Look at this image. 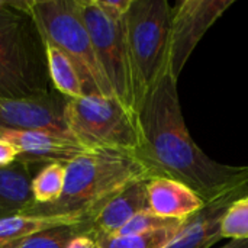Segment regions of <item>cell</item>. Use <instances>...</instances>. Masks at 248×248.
Segmentation results:
<instances>
[{"mask_svg":"<svg viewBox=\"0 0 248 248\" xmlns=\"http://www.w3.org/2000/svg\"><path fill=\"white\" fill-rule=\"evenodd\" d=\"M153 179L132 153L119 150L86 151L65 164L64 193L52 205L32 206L28 214H86L90 217L126 186Z\"/></svg>","mask_w":248,"mask_h":248,"instance_id":"obj_2","label":"cell"},{"mask_svg":"<svg viewBox=\"0 0 248 248\" xmlns=\"http://www.w3.org/2000/svg\"><path fill=\"white\" fill-rule=\"evenodd\" d=\"M45 55L52 89L67 99H78L84 96L80 74L71 60L57 46L49 44H45Z\"/></svg>","mask_w":248,"mask_h":248,"instance_id":"obj_16","label":"cell"},{"mask_svg":"<svg viewBox=\"0 0 248 248\" xmlns=\"http://www.w3.org/2000/svg\"><path fill=\"white\" fill-rule=\"evenodd\" d=\"M29 10L44 42L57 46L76 65L84 94L113 96L96 58L77 0H31Z\"/></svg>","mask_w":248,"mask_h":248,"instance_id":"obj_5","label":"cell"},{"mask_svg":"<svg viewBox=\"0 0 248 248\" xmlns=\"http://www.w3.org/2000/svg\"><path fill=\"white\" fill-rule=\"evenodd\" d=\"M78 227H61L44 231L20 240L4 248H65L70 240L77 235Z\"/></svg>","mask_w":248,"mask_h":248,"instance_id":"obj_20","label":"cell"},{"mask_svg":"<svg viewBox=\"0 0 248 248\" xmlns=\"http://www.w3.org/2000/svg\"><path fill=\"white\" fill-rule=\"evenodd\" d=\"M182 221H171V219H164L160 218L157 215H154L153 212L142 211L140 214H137L132 219H129L116 235H135V234H148L153 231H158L171 225H176Z\"/></svg>","mask_w":248,"mask_h":248,"instance_id":"obj_21","label":"cell"},{"mask_svg":"<svg viewBox=\"0 0 248 248\" xmlns=\"http://www.w3.org/2000/svg\"><path fill=\"white\" fill-rule=\"evenodd\" d=\"M28 163L17 161L0 169V219L28 214L35 205L31 195V171Z\"/></svg>","mask_w":248,"mask_h":248,"instance_id":"obj_15","label":"cell"},{"mask_svg":"<svg viewBox=\"0 0 248 248\" xmlns=\"http://www.w3.org/2000/svg\"><path fill=\"white\" fill-rule=\"evenodd\" d=\"M222 240H248V196L237 199L221 222Z\"/></svg>","mask_w":248,"mask_h":248,"instance_id":"obj_19","label":"cell"},{"mask_svg":"<svg viewBox=\"0 0 248 248\" xmlns=\"http://www.w3.org/2000/svg\"><path fill=\"white\" fill-rule=\"evenodd\" d=\"M6 4V0H0V9Z\"/></svg>","mask_w":248,"mask_h":248,"instance_id":"obj_26","label":"cell"},{"mask_svg":"<svg viewBox=\"0 0 248 248\" xmlns=\"http://www.w3.org/2000/svg\"><path fill=\"white\" fill-rule=\"evenodd\" d=\"M183 222L185 221L148 234L112 235V237L100 238L99 243L102 244V248H166L176 238Z\"/></svg>","mask_w":248,"mask_h":248,"instance_id":"obj_18","label":"cell"},{"mask_svg":"<svg viewBox=\"0 0 248 248\" xmlns=\"http://www.w3.org/2000/svg\"><path fill=\"white\" fill-rule=\"evenodd\" d=\"M138 124L141 150L137 157L153 179L180 182L205 203L248 179V166L218 163L196 145L183 118L177 80L169 68L141 103Z\"/></svg>","mask_w":248,"mask_h":248,"instance_id":"obj_1","label":"cell"},{"mask_svg":"<svg viewBox=\"0 0 248 248\" xmlns=\"http://www.w3.org/2000/svg\"><path fill=\"white\" fill-rule=\"evenodd\" d=\"M0 138L12 142L22 163H61L67 164L86 153L73 138L42 131H0Z\"/></svg>","mask_w":248,"mask_h":248,"instance_id":"obj_11","label":"cell"},{"mask_svg":"<svg viewBox=\"0 0 248 248\" xmlns=\"http://www.w3.org/2000/svg\"><path fill=\"white\" fill-rule=\"evenodd\" d=\"M232 4L234 0H180L171 6L167 68L176 80L203 35Z\"/></svg>","mask_w":248,"mask_h":248,"instance_id":"obj_8","label":"cell"},{"mask_svg":"<svg viewBox=\"0 0 248 248\" xmlns=\"http://www.w3.org/2000/svg\"><path fill=\"white\" fill-rule=\"evenodd\" d=\"M147 209V180L135 182L126 186L103 202L90 215L94 238L100 240L116 235L129 219Z\"/></svg>","mask_w":248,"mask_h":248,"instance_id":"obj_12","label":"cell"},{"mask_svg":"<svg viewBox=\"0 0 248 248\" xmlns=\"http://www.w3.org/2000/svg\"><path fill=\"white\" fill-rule=\"evenodd\" d=\"M64 118L68 134L86 151L119 150L137 155L141 150L138 115L115 96L84 94L68 99Z\"/></svg>","mask_w":248,"mask_h":248,"instance_id":"obj_4","label":"cell"},{"mask_svg":"<svg viewBox=\"0 0 248 248\" xmlns=\"http://www.w3.org/2000/svg\"><path fill=\"white\" fill-rule=\"evenodd\" d=\"M86 214H20L0 219V248L15 244L31 235L61 227H80Z\"/></svg>","mask_w":248,"mask_h":248,"instance_id":"obj_14","label":"cell"},{"mask_svg":"<svg viewBox=\"0 0 248 248\" xmlns=\"http://www.w3.org/2000/svg\"><path fill=\"white\" fill-rule=\"evenodd\" d=\"M67 100L55 90L31 97H0V131H42L71 138L64 118Z\"/></svg>","mask_w":248,"mask_h":248,"instance_id":"obj_9","label":"cell"},{"mask_svg":"<svg viewBox=\"0 0 248 248\" xmlns=\"http://www.w3.org/2000/svg\"><path fill=\"white\" fill-rule=\"evenodd\" d=\"M17 157H19L17 148L12 142L0 138V169L10 167L12 164L16 163Z\"/></svg>","mask_w":248,"mask_h":248,"instance_id":"obj_23","label":"cell"},{"mask_svg":"<svg viewBox=\"0 0 248 248\" xmlns=\"http://www.w3.org/2000/svg\"><path fill=\"white\" fill-rule=\"evenodd\" d=\"M96 1L108 17L113 20H121L126 16L132 0H96Z\"/></svg>","mask_w":248,"mask_h":248,"instance_id":"obj_22","label":"cell"},{"mask_svg":"<svg viewBox=\"0 0 248 248\" xmlns=\"http://www.w3.org/2000/svg\"><path fill=\"white\" fill-rule=\"evenodd\" d=\"M219 248H248V240H232Z\"/></svg>","mask_w":248,"mask_h":248,"instance_id":"obj_25","label":"cell"},{"mask_svg":"<svg viewBox=\"0 0 248 248\" xmlns=\"http://www.w3.org/2000/svg\"><path fill=\"white\" fill-rule=\"evenodd\" d=\"M45 44L29 1L0 9V97H31L52 92Z\"/></svg>","mask_w":248,"mask_h":248,"instance_id":"obj_3","label":"cell"},{"mask_svg":"<svg viewBox=\"0 0 248 248\" xmlns=\"http://www.w3.org/2000/svg\"><path fill=\"white\" fill-rule=\"evenodd\" d=\"M248 196V179L224 190L205 206L185 219L179 234L166 248H211L222 240L221 222L228 208Z\"/></svg>","mask_w":248,"mask_h":248,"instance_id":"obj_10","label":"cell"},{"mask_svg":"<svg viewBox=\"0 0 248 248\" xmlns=\"http://www.w3.org/2000/svg\"><path fill=\"white\" fill-rule=\"evenodd\" d=\"M65 248H102V244L99 243V240H96L92 235L77 234L70 240Z\"/></svg>","mask_w":248,"mask_h":248,"instance_id":"obj_24","label":"cell"},{"mask_svg":"<svg viewBox=\"0 0 248 248\" xmlns=\"http://www.w3.org/2000/svg\"><path fill=\"white\" fill-rule=\"evenodd\" d=\"M147 201L150 212L171 221H185L205 206L192 189L166 177L147 180Z\"/></svg>","mask_w":248,"mask_h":248,"instance_id":"obj_13","label":"cell"},{"mask_svg":"<svg viewBox=\"0 0 248 248\" xmlns=\"http://www.w3.org/2000/svg\"><path fill=\"white\" fill-rule=\"evenodd\" d=\"M77 4L90 35L96 58L113 96L137 113L134 70L125 26L126 16L121 20L108 17L96 0H77Z\"/></svg>","mask_w":248,"mask_h":248,"instance_id":"obj_7","label":"cell"},{"mask_svg":"<svg viewBox=\"0 0 248 248\" xmlns=\"http://www.w3.org/2000/svg\"><path fill=\"white\" fill-rule=\"evenodd\" d=\"M65 186V164H45L31 180V195L35 206H48L60 201Z\"/></svg>","mask_w":248,"mask_h":248,"instance_id":"obj_17","label":"cell"},{"mask_svg":"<svg viewBox=\"0 0 248 248\" xmlns=\"http://www.w3.org/2000/svg\"><path fill=\"white\" fill-rule=\"evenodd\" d=\"M171 6L166 0H132L125 17L134 70L137 113L167 70Z\"/></svg>","mask_w":248,"mask_h":248,"instance_id":"obj_6","label":"cell"}]
</instances>
